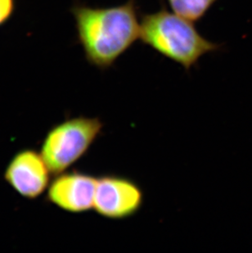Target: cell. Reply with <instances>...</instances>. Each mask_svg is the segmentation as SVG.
I'll use <instances>...</instances> for the list:
<instances>
[{"label": "cell", "instance_id": "1", "mask_svg": "<svg viewBox=\"0 0 252 253\" xmlns=\"http://www.w3.org/2000/svg\"><path fill=\"white\" fill-rule=\"evenodd\" d=\"M71 12L88 64L106 71L140 38L137 0L107 7L75 3Z\"/></svg>", "mask_w": 252, "mask_h": 253}, {"label": "cell", "instance_id": "2", "mask_svg": "<svg viewBox=\"0 0 252 253\" xmlns=\"http://www.w3.org/2000/svg\"><path fill=\"white\" fill-rule=\"evenodd\" d=\"M192 22L162 8L142 16L139 39L145 45L188 72L197 66L202 56L222 47L204 38Z\"/></svg>", "mask_w": 252, "mask_h": 253}, {"label": "cell", "instance_id": "3", "mask_svg": "<svg viewBox=\"0 0 252 253\" xmlns=\"http://www.w3.org/2000/svg\"><path fill=\"white\" fill-rule=\"evenodd\" d=\"M99 117H68L51 127L41 143V155L52 175L69 170L90 150L103 133Z\"/></svg>", "mask_w": 252, "mask_h": 253}, {"label": "cell", "instance_id": "4", "mask_svg": "<svg viewBox=\"0 0 252 253\" xmlns=\"http://www.w3.org/2000/svg\"><path fill=\"white\" fill-rule=\"evenodd\" d=\"M145 200L140 185L129 177L114 173L97 176L93 211L110 220H124L137 215Z\"/></svg>", "mask_w": 252, "mask_h": 253}, {"label": "cell", "instance_id": "5", "mask_svg": "<svg viewBox=\"0 0 252 253\" xmlns=\"http://www.w3.org/2000/svg\"><path fill=\"white\" fill-rule=\"evenodd\" d=\"M52 174L40 151L23 148L7 163L3 179L18 195L35 200L47 192Z\"/></svg>", "mask_w": 252, "mask_h": 253}, {"label": "cell", "instance_id": "6", "mask_svg": "<svg viewBox=\"0 0 252 253\" xmlns=\"http://www.w3.org/2000/svg\"><path fill=\"white\" fill-rule=\"evenodd\" d=\"M97 176L81 170L56 174L46 192L48 203L71 214H83L93 209Z\"/></svg>", "mask_w": 252, "mask_h": 253}, {"label": "cell", "instance_id": "7", "mask_svg": "<svg viewBox=\"0 0 252 253\" xmlns=\"http://www.w3.org/2000/svg\"><path fill=\"white\" fill-rule=\"evenodd\" d=\"M217 0H167L173 12L191 22L205 17Z\"/></svg>", "mask_w": 252, "mask_h": 253}, {"label": "cell", "instance_id": "8", "mask_svg": "<svg viewBox=\"0 0 252 253\" xmlns=\"http://www.w3.org/2000/svg\"><path fill=\"white\" fill-rule=\"evenodd\" d=\"M16 9V0H0V27L9 21Z\"/></svg>", "mask_w": 252, "mask_h": 253}]
</instances>
